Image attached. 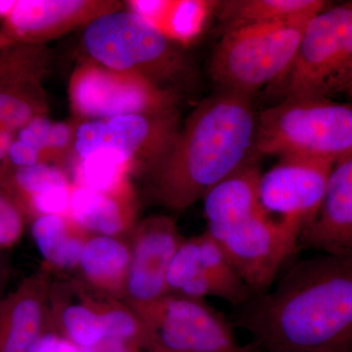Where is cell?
<instances>
[{
  "label": "cell",
  "mask_w": 352,
  "mask_h": 352,
  "mask_svg": "<svg viewBox=\"0 0 352 352\" xmlns=\"http://www.w3.org/2000/svg\"><path fill=\"white\" fill-rule=\"evenodd\" d=\"M3 252H0V298L3 296L4 292L9 282L10 277V270H9L8 263H6V258L2 256Z\"/></svg>",
  "instance_id": "cell-31"
},
{
  "label": "cell",
  "mask_w": 352,
  "mask_h": 352,
  "mask_svg": "<svg viewBox=\"0 0 352 352\" xmlns=\"http://www.w3.org/2000/svg\"><path fill=\"white\" fill-rule=\"evenodd\" d=\"M141 347L122 340H105L97 346L87 349H82L83 352H140Z\"/></svg>",
  "instance_id": "cell-29"
},
{
  "label": "cell",
  "mask_w": 352,
  "mask_h": 352,
  "mask_svg": "<svg viewBox=\"0 0 352 352\" xmlns=\"http://www.w3.org/2000/svg\"><path fill=\"white\" fill-rule=\"evenodd\" d=\"M117 298L92 291L78 279L51 282V320L54 332L80 349L107 340V317Z\"/></svg>",
  "instance_id": "cell-16"
},
{
  "label": "cell",
  "mask_w": 352,
  "mask_h": 352,
  "mask_svg": "<svg viewBox=\"0 0 352 352\" xmlns=\"http://www.w3.org/2000/svg\"><path fill=\"white\" fill-rule=\"evenodd\" d=\"M314 16L224 32L210 64V78L219 91L252 98L261 88L278 85L293 66Z\"/></svg>",
  "instance_id": "cell-4"
},
{
  "label": "cell",
  "mask_w": 352,
  "mask_h": 352,
  "mask_svg": "<svg viewBox=\"0 0 352 352\" xmlns=\"http://www.w3.org/2000/svg\"><path fill=\"white\" fill-rule=\"evenodd\" d=\"M28 222L6 192L0 188V252L20 242Z\"/></svg>",
  "instance_id": "cell-28"
},
{
  "label": "cell",
  "mask_w": 352,
  "mask_h": 352,
  "mask_svg": "<svg viewBox=\"0 0 352 352\" xmlns=\"http://www.w3.org/2000/svg\"><path fill=\"white\" fill-rule=\"evenodd\" d=\"M138 314L150 352H259L243 346L232 324L205 300L168 294Z\"/></svg>",
  "instance_id": "cell-7"
},
{
  "label": "cell",
  "mask_w": 352,
  "mask_h": 352,
  "mask_svg": "<svg viewBox=\"0 0 352 352\" xmlns=\"http://www.w3.org/2000/svg\"><path fill=\"white\" fill-rule=\"evenodd\" d=\"M173 41L152 21L122 9L94 18L82 34L85 50L95 63L144 76L164 88L188 71Z\"/></svg>",
  "instance_id": "cell-5"
},
{
  "label": "cell",
  "mask_w": 352,
  "mask_h": 352,
  "mask_svg": "<svg viewBox=\"0 0 352 352\" xmlns=\"http://www.w3.org/2000/svg\"><path fill=\"white\" fill-rule=\"evenodd\" d=\"M302 228L264 210L208 235L220 245L252 295L273 286L282 266L298 250Z\"/></svg>",
  "instance_id": "cell-10"
},
{
  "label": "cell",
  "mask_w": 352,
  "mask_h": 352,
  "mask_svg": "<svg viewBox=\"0 0 352 352\" xmlns=\"http://www.w3.org/2000/svg\"><path fill=\"white\" fill-rule=\"evenodd\" d=\"M347 95H349V97H351L352 98V85L351 87H349V89L346 91Z\"/></svg>",
  "instance_id": "cell-33"
},
{
  "label": "cell",
  "mask_w": 352,
  "mask_h": 352,
  "mask_svg": "<svg viewBox=\"0 0 352 352\" xmlns=\"http://www.w3.org/2000/svg\"><path fill=\"white\" fill-rule=\"evenodd\" d=\"M131 164L106 155H95L87 159H78L75 168V186L112 193L131 188Z\"/></svg>",
  "instance_id": "cell-26"
},
{
  "label": "cell",
  "mask_w": 352,
  "mask_h": 352,
  "mask_svg": "<svg viewBox=\"0 0 352 352\" xmlns=\"http://www.w3.org/2000/svg\"><path fill=\"white\" fill-rule=\"evenodd\" d=\"M118 9L122 6L116 1L17 0L0 31V50L15 44L38 45Z\"/></svg>",
  "instance_id": "cell-14"
},
{
  "label": "cell",
  "mask_w": 352,
  "mask_h": 352,
  "mask_svg": "<svg viewBox=\"0 0 352 352\" xmlns=\"http://www.w3.org/2000/svg\"><path fill=\"white\" fill-rule=\"evenodd\" d=\"M34 245L47 273L78 270L80 254L90 237L68 214L41 215L31 222Z\"/></svg>",
  "instance_id": "cell-22"
},
{
  "label": "cell",
  "mask_w": 352,
  "mask_h": 352,
  "mask_svg": "<svg viewBox=\"0 0 352 352\" xmlns=\"http://www.w3.org/2000/svg\"><path fill=\"white\" fill-rule=\"evenodd\" d=\"M349 352H352V344H351V349H349Z\"/></svg>",
  "instance_id": "cell-34"
},
{
  "label": "cell",
  "mask_w": 352,
  "mask_h": 352,
  "mask_svg": "<svg viewBox=\"0 0 352 352\" xmlns=\"http://www.w3.org/2000/svg\"><path fill=\"white\" fill-rule=\"evenodd\" d=\"M51 280L43 270L23 280L0 298V352H36L53 331Z\"/></svg>",
  "instance_id": "cell-15"
},
{
  "label": "cell",
  "mask_w": 352,
  "mask_h": 352,
  "mask_svg": "<svg viewBox=\"0 0 352 352\" xmlns=\"http://www.w3.org/2000/svg\"><path fill=\"white\" fill-rule=\"evenodd\" d=\"M329 3L324 0H228L217 1L214 13L226 32L245 25L309 17L321 12Z\"/></svg>",
  "instance_id": "cell-23"
},
{
  "label": "cell",
  "mask_w": 352,
  "mask_h": 352,
  "mask_svg": "<svg viewBox=\"0 0 352 352\" xmlns=\"http://www.w3.org/2000/svg\"><path fill=\"white\" fill-rule=\"evenodd\" d=\"M258 113L251 97L219 91L201 101L170 151L146 173L152 201L183 212L241 166L256 161Z\"/></svg>",
  "instance_id": "cell-2"
},
{
  "label": "cell",
  "mask_w": 352,
  "mask_h": 352,
  "mask_svg": "<svg viewBox=\"0 0 352 352\" xmlns=\"http://www.w3.org/2000/svg\"><path fill=\"white\" fill-rule=\"evenodd\" d=\"M178 132L176 111L88 120L76 126L74 151L80 160L116 157L145 175L168 154Z\"/></svg>",
  "instance_id": "cell-8"
},
{
  "label": "cell",
  "mask_w": 352,
  "mask_h": 352,
  "mask_svg": "<svg viewBox=\"0 0 352 352\" xmlns=\"http://www.w3.org/2000/svg\"><path fill=\"white\" fill-rule=\"evenodd\" d=\"M0 188L21 210L28 223L41 215L68 214L74 183L56 164L0 166Z\"/></svg>",
  "instance_id": "cell-18"
},
{
  "label": "cell",
  "mask_w": 352,
  "mask_h": 352,
  "mask_svg": "<svg viewBox=\"0 0 352 352\" xmlns=\"http://www.w3.org/2000/svg\"><path fill=\"white\" fill-rule=\"evenodd\" d=\"M333 164L302 157H280L261 175L258 193L261 208L268 215L303 229L309 226L325 196Z\"/></svg>",
  "instance_id": "cell-12"
},
{
  "label": "cell",
  "mask_w": 352,
  "mask_h": 352,
  "mask_svg": "<svg viewBox=\"0 0 352 352\" xmlns=\"http://www.w3.org/2000/svg\"><path fill=\"white\" fill-rule=\"evenodd\" d=\"M256 156L302 157L333 166L352 156V102L298 97L258 113Z\"/></svg>",
  "instance_id": "cell-3"
},
{
  "label": "cell",
  "mask_w": 352,
  "mask_h": 352,
  "mask_svg": "<svg viewBox=\"0 0 352 352\" xmlns=\"http://www.w3.org/2000/svg\"><path fill=\"white\" fill-rule=\"evenodd\" d=\"M17 0H0V20L6 21L15 8Z\"/></svg>",
  "instance_id": "cell-32"
},
{
  "label": "cell",
  "mask_w": 352,
  "mask_h": 352,
  "mask_svg": "<svg viewBox=\"0 0 352 352\" xmlns=\"http://www.w3.org/2000/svg\"><path fill=\"white\" fill-rule=\"evenodd\" d=\"M261 170L250 162L212 187L204 196L207 232L233 226L261 212L259 201Z\"/></svg>",
  "instance_id": "cell-20"
},
{
  "label": "cell",
  "mask_w": 352,
  "mask_h": 352,
  "mask_svg": "<svg viewBox=\"0 0 352 352\" xmlns=\"http://www.w3.org/2000/svg\"><path fill=\"white\" fill-rule=\"evenodd\" d=\"M185 238L175 220L152 215L138 221L129 237L131 264L124 302L136 312L168 295L166 274Z\"/></svg>",
  "instance_id": "cell-13"
},
{
  "label": "cell",
  "mask_w": 352,
  "mask_h": 352,
  "mask_svg": "<svg viewBox=\"0 0 352 352\" xmlns=\"http://www.w3.org/2000/svg\"><path fill=\"white\" fill-rule=\"evenodd\" d=\"M233 320L259 352H349L352 254L298 261L275 287L238 307Z\"/></svg>",
  "instance_id": "cell-1"
},
{
  "label": "cell",
  "mask_w": 352,
  "mask_h": 352,
  "mask_svg": "<svg viewBox=\"0 0 352 352\" xmlns=\"http://www.w3.org/2000/svg\"><path fill=\"white\" fill-rule=\"evenodd\" d=\"M45 111V97L38 76L0 80V131L17 132Z\"/></svg>",
  "instance_id": "cell-24"
},
{
  "label": "cell",
  "mask_w": 352,
  "mask_h": 352,
  "mask_svg": "<svg viewBox=\"0 0 352 352\" xmlns=\"http://www.w3.org/2000/svg\"><path fill=\"white\" fill-rule=\"evenodd\" d=\"M69 90L72 108L87 120L173 112L177 103L173 90L144 76L113 71L94 61L76 69Z\"/></svg>",
  "instance_id": "cell-9"
},
{
  "label": "cell",
  "mask_w": 352,
  "mask_h": 352,
  "mask_svg": "<svg viewBox=\"0 0 352 352\" xmlns=\"http://www.w3.org/2000/svg\"><path fill=\"white\" fill-rule=\"evenodd\" d=\"M298 248L352 254V156L333 166L318 214L303 229Z\"/></svg>",
  "instance_id": "cell-17"
},
{
  "label": "cell",
  "mask_w": 352,
  "mask_h": 352,
  "mask_svg": "<svg viewBox=\"0 0 352 352\" xmlns=\"http://www.w3.org/2000/svg\"><path fill=\"white\" fill-rule=\"evenodd\" d=\"M217 1H168L157 27L171 41H188L200 32L206 17Z\"/></svg>",
  "instance_id": "cell-27"
},
{
  "label": "cell",
  "mask_w": 352,
  "mask_h": 352,
  "mask_svg": "<svg viewBox=\"0 0 352 352\" xmlns=\"http://www.w3.org/2000/svg\"><path fill=\"white\" fill-rule=\"evenodd\" d=\"M166 286L170 295L201 300L215 296L236 308L254 296L226 252L207 232L183 241L171 259Z\"/></svg>",
  "instance_id": "cell-11"
},
{
  "label": "cell",
  "mask_w": 352,
  "mask_h": 352,
  "mask_svg": "<svg viewBox=\"0 0 352 352\" xmlns=\"http://www.w3.org/2000/svg\"><path fill=\"white\" fill-rule=\"evenodd\" d=\"M129 264V238L91 235L80 254L76 279L96 293L124 302Z\"/></svg>",
  "instance_id": "cell-21"
},
{
  "label": "cell",
  "mask_w": 352,
  "mask_h": 352,
  "mask_svg": "<svg viewBox=\"0 0 352 352\" xmlns=\"http://www.w3.org/2000/svg\"><path fill=\"white\" fill-rule=\"evenodd\" d=\"M352 85V0L308 22L289 73L275 88L284 99L330 98ZM283 99V100H284Z\"/></svg>",
  "instance_id": "cell-6"
},
{
  "label": "cell",
  "mask_w": 352,
  "mask_h": 352,
  "mask_svg": "<svg viewBox=\"0 0 352 352\" xmlns=\"http://www.w3.org/2000/svg\"><path fill=\"white\" fill-rule=\"evenodd\" d=\"M15 136L16 132L0 131V166L6 161Z\"/></svg>",
  "instance_id": "cell-30"
},
{
  "label": "cell",
  "mask_w": 352,
  "mask_h": 352,
  "mask_svg": "<svg viewBox=\"0 0 352 352\" xmlns=\"http://www.w3.org/2000/svg\"><path fill=\"white\" fill-rule=\"evenodd\" d=\"M133 188L102 193L74 185L68 215L90 235L129 238L138 221Z\"/></svg>",
  "instance_id": "cell-19"
},
{
  "label": "cell",
  "mask_w": 352,
  "mask_h": 352,
  "mask_svg": "<svg viewBox=\"0 0 352 352\" xmlns=\"http://www.w3.org/2000/svg\"><path fill=\"white\" fill-rule=\"evenodd\" d=\"M75 132L73 124L52 122L43 115L30 120L16 132V138L34 150L41 164L57 166L74 149Z\"/></svg>",
  "instance_id": "cell-25"
}]
</instances>
